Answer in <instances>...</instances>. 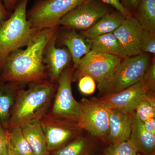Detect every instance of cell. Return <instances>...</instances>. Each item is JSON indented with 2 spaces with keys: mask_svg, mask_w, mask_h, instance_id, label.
<instances>
[{
  "mask_svg": "<svg viewBox=\"0 0 155 155\" xmlns=\"http://www.w3.org/2000/svg\"><path fill=\"white\" fill-rule=\"evenodd\" d=\"M58 27L38 31L25 49H19L9 54L0 72V82L25 85L48 79L43 54L45 47Z\"/></svg>",
  "mask_w": 155,
  "mask_h": 155,
  "instance_id": "obj_1",
  "label": "cell"
},
{
  "mask_svg": "<svg viewBox=\"0 0 155 155\" xmlns=\"http://www.w3.org/2000/svg\"><path fill=\"white\" fill-rule=\"evenodd\" d=\"M28 84L19 89L7 130L40 120L48 111L58 83L47 79Z\"/></svg>",
  "mask_w": 155,
  "mask_h": 155,
  "instance_id": "obj_2",
  "label": "cell"
},
{
  "mask_svg": "<svg viewBox=\"0 0 155 155\" xmlns=\"http://www.w3.org/2000/svg\"><path fill=\"white\" fill-rule=\"evenodd\" d=\"M28 1L19 0L11 16L0 22V72L9 54L26 47L38 31L27 19Z\"/></svg>",
  "mask_w": 155,
  "mask_h": 155,
  "instance_id": "obj_3",
  "label": "cell"
},
{
  "mask_svg": "<svg viewBox=\"0 0 155 155\" xmlns=\"http://www.w3.org/2000/svg\"><path fill=\"white\" fill-rule=\"evenodd\" d=\"M147 53L123 59L119 66L105 79L98 83L101 96L113 94L137 83L143 78L150 62Z\"/></svg>",
  "mask_w": 155,
  "mask_h": 155,
  "instance_id": "obj_4",
  "label": "cell"
},
{
  "mask_svg": "<svg viewBox=\"0 0 155 155\" xmlns=\"http://www.w3.org/2000/svg\"><path fill=\"white\" fill-rule=\"evenodd\" d=\"M74 69L73 64L64 70L58 82V87L46 114L55 119L77 124L81 115L79 102L72 94V83Z\"/></svg>",
  "mask_w": 155,
  "mask_h": 155,
  "instance_id": "obj_5",
  "label": "cell"
},
{
  "mask_svg": "<svg viewBox=\"0 0 155 155\" xmlns=\"http://www.w3.org/2000/svg\"><path fill=\"white\" fill-rule=\"evenodd\" d=\"M85 0H37L27 11V19L39 31L59 26L60 20Z\"/></svg>",
  "mask_w": 155,
  "mask_h": 155,
  "instance_id": "obj_6",
  "label": "cell"
},
{
  "mask_svg": "<svg viewBox=\"0 0 155 155\" xmlns=\"http://www.w3.org/2000/svg\"><path fill=\"white\" fill-rule=\"evenodd\" d=\"M79 103L81 115L78 126L92 136L106 139L109 129V109L96 98H83Z\"/></svg>",
  "mask_w": 155,
  "mask_h": 155,
  "instance_id": "obj_7",
  "label": "cell"
},
{
  "mask_svg": "<svg viewBox=\"0 0 155 155\" xmlns=\"http://www.w3.org/2000/svg\"><path fill=\"white\" fill-rule=\"evenodd\" d=\"M112 11L100 0H85L60 20L59 25L75 30H86Z\"/></svg>",
  "mask_w": 155,
  "mask_h": 155,
  "instance_id": "obj_8",
  "label": "cell"
},
{
  "mask_svg": "<svg viewBox=\"0 0 155 155\" xmlns=\"http://www.w3.org/2000/svg\"><path fill=\"white\" fill-rule=\"evenodd\" d=\"M123 59L106 53L91 51L81 59L72 75V81L88 75L96 82L100 81L109 76L119 66Z\"/></svg>",
  "mask_w": 155,
  "mask_h": 155,
  "instance_id": "obj_9",
  "label": "cell"
},
{
  "mask_svg": "<svg viewBox=\"0 0 155 155\" xmlns=\"http://www.w3.org/2000/svg\"><path fill=\"white\" fill-rule=\"evenodd\" d=\"M40 122L50 153L81 135L83 130L76 123L55 119L47 114L41 119Z\"/></svg>",
  "mask_w": 155,
  "mask_h": 155,
  "instance_id": "obj_10",
  "label": "cell"
},
{
  "mask_svg": "<svg viewBox=\"0 0 155 155\" xmlns=\"http://www.w3.org/2000/svg\"><path fill=\"white\" fill-rule=\"evenodd\" d=\"M149 93L143 78L137 83L122 91L97 99L108 109H118L130 113L135 110L141 100Z\"/></svg>",
  "mask_w": 155,
  "mask_h": 155,
  "instance_id": "obj_11",
  "label": "cell"
},
{
  "mask_svg": "<svg viewBox=\"0 0 155 155\" xmlns=\"http://www.w3.org/2000/svg\"><path fill=\"white\" fill-rule=\"evenodd\" d=\"M58 35V30L48 43L43 54L48 79L55 83H58L62 73L72 62L71 54L67 48H61L56 46Z\"/></svg>",
  "mask_w": 155,
  "mask_h": 155,
  "instance_id": "obj_12",
  "label": "cell"
},
{
  "mask_svg": "<svg viewBox=\"0 0 155 155\" xmlns=\"http://www.w3.org/2000/svg\"><path fill=\"white\" fill-rule=\"evenodd\" d=\"M143 30L138 20L131 16L125 18L122 25L113 32L127 57L138 55L142 53L140 43Z\"/></svg>",
  "mask_w": 155,
  "mask_h": 155,
  "instance_id": "obj_13",
  "label": "cell"
},
{
  "mask_svg": "<svg viewBox=\"0 0 155 155\" xmlns=\"http://www.w3.org/2000/svg\"><path fill=\"white\" fill-rule=\"evenodd\" d=\"M130 135L127 141L137 153L142 155H155V134L145 128L143 122L132 111Z\"/></svg>",
  "mask_w": 155,
  "mask_h": 155,
  "instance_id": "obj_14",
  "label": "cell"
},
{
  "mask_svg": "<svg viewBox=\"0 0 155 155\" xmlns=\"http://www.w3.org/2000/svg\"><path fill=\"white\" fill-rule=\"evenodd\" d=\"M109 129L106 140L110 144L127 141L130 137L132 112L109 109Z\"/></svg>",
  "mask_w": 155,
  "mask_h": 155,
  "instance_id": "obj_15",
  "label": "cell"
},
{
  "mask_svg": "<svg viewBox=\"0 0 155 155\" xmlns=\"http://www.w3.org/2000/svg\"><path fill=\"white\" fill-rule=\"evenodd\" d=\"M57 39L69 50L72 58L74 69L77 67L81 59L91 50V40L85 38L76 30L66 28Z\"/></svg>",
  "mask_w": 155,
  "mask_h": 155,
  "instance_id": "obj_16",
  "label": "cell"
},
{
  "mask_svg": "<svg viewBox=\"0 0 155 155\" xmlns=\"http://www.w3.org/2000/svg\"><path fill=\"white\" fill-rule=\"evenodd\" d=\"M24 84L0 82V124L7 130L19 89Z\"/></svg>",
  "mask_w": 155,
  "mask_h": 155,
  "instance_id": "obj_17",
  "label": "cell"
},
{
  "mask_svg": "<svg viewBox=\"0 0 155 155\" xmlns=\"http://www.w3.org/2000/svg\"><path fill=\"white\" fill-rule=\"evenodd\" d=\"M125 18L119 11H111L91 28L81 31L80 34L92 40L103 35L113 33L122 25Z\"/></svg>",
  "mask_w": 155,
  "mask_h": 155,
  "instance_id": "obj_18",
  "label": "cell"
},
{
  "mask_svg": "<svg viewBox=\"0 0 155 155\" xmlns=\"http://www.w3.org/2000/svg\"><path fill=\"white\" fill-rule=\"evenodd\" d=\"M21 127L22 133L35 155H46L50 153L48 150L40 120L29 122Z\"/></svg>",
  "mask_w": 155,
  "mask_h": 155,
  "instance_id": "obj_19",
  "label": "cell"
},
{
  "mask_svg": "<svg viewBox=\"0 0 155 155\" xmlns=\"http://www.w3.org/2000/svg\"><path fill=\"white\" fill-rule=\"evenodd\" d=\"M91 51L106 53L125 59L127 58L125 50L113 33L106 34L91 40Z\"/></svg>",
  "mask_w": 155,
  "mask_h": 155,
  "instance_id": "obj_20",
  "label": "cell"
},
{
  "mask_svg": "<svg viewBox=\"0 0 155 155\" xmlns=\"http://www.w3.org/2000/svg\"><path fill=\"white\" fill-rule=\"evenodd\" d=\"M132 16L143 30L155 32V0H140Z\"/></svg>",
  "mask_w": 155,
  "mask_h": 155,
  "instance_id": "obj_21",
  "label": "cell"
},
{
  "mask_svg": "<svg viewBox=\"0 0 155 155\" xmlns=\"http://www.w3.org/2000/svg\"><path fill=\"white\" fill-rule=\"evenodd\" d=\"M9 144L20 155H35L22 132L21 127L8 130Z\"/></svg>",
  "mask_w": 155,
  "mask_h": 155,
  "instance_id": "obj_22",
  "label": "cell"
},
{
  "mask_svg": "<svg viewBox=\"0 0 155 155\" xmlns=\"http://www.w3.org/2000/svg\"><path fill=\"white\" fill-rule=\"evenodd\" d=\"M88 141L81 135L74 139L50 155H84L87 151Z\"/></svg>",
  "mask_w": 155,
  "mask_h": 155,
  "instance_id": "obj_23",
  "label": "cell"
},
{
  "mask_svg": "<svg viewBox=\"0 0 155 155\" xmlns=\"http://www.w3.org/2000/svg\"><path fill=\"white\" fill-rule=\"evenodd\" d=\"M135 111L137 116L143 122L155 118V94H148L138 104Z\"/></svg>",
  "mask_w": 155,
  "mask_h": 155,
  "instance_id": "obj_24",
  "label": "cell"
},
{
  "mask_svg": "<svg viewBox=\"0 0 155 155\" xmlns=\"http://www.w3.org/2000/svg\"><path fill=\"white\" fill-rule=\"evenodd\" d=\"M106 155H136L137 153L128 141L110 144L105 151Z\"/></svg>",
  "mask_w": 155,
  "mask_h": 155,
  "instance_id": "obj_25",
  "label": "cell"
},
{
  "mask_svg": "<svg viewBox=\"0 0 155 155\" xmlns=\"http://www.w3.org/2000/svg\"><path fill=\"white\" fill-rule=\"evenodd\" d=\"M140 49L142 53L155 54V32L143 30L140 40Z\"/></svg>",
  "mask_w": 155,
  "mask_h": 155,
  "instance_id": "obj_26",
  "label": "cell"
},
{
  "mask_svg": "<svg viewBox=\"0 0 155 155\" xmlns=\"http://www.w3.org/2000/svg\"><path fill=\"white\" fill-rule=\"evenodd\" d=\"M145 85L150 93L155 94V59L153 58L143 76Z\"/></svg>",
  "mask_w": 155,
  "mask_h": 155,
  "instance_id": "obj_27",
  "label": "cell"
},
{
  "mask_svg": "<svg viewBox=\"0 0 155 155\" xmlns=\"http://www.w3.org/2000/svg\"><path fill=\"white\" fill-rule=\"evenodd\" d=\"M78 88L84 94L90 95L95 91L96 85L94 79L88 75L82 76L78 79Z\"/></svg>",
  "mask_w": 155,
  "mask_h": 155,
  "instance_id": "obj_28",
  "label": "cell"
},
{
  "mask_svg": "<svg viewBox=\"0 0 155 155\" xmlns=\"http://www.w3.org/2000/svg\"><path fill=\"white\" fill-rule=\"evenodd\" d=\"M8 130L0 124V155H8Z\"/></svg>",
  "mask_w": 155,
  "mask_h": 155,
  "instance_id": "obj_29",
  "label": "cell"
},
{
  "mask_svg": "<svg viewBox=\"0 0 155 155\" xmlns=\"http://www.w3.org/2000/svg\"><path fill=\"white\" fill-rule=\"evenodd\" d=\"M100 1L108 5L113 7L114 8L116 9V11H119L126 18L132 16L127 10H125V8L120 3L119 0H100Z\"/></svg>",
  "mask_w": 155,
  "mask_h": 155,
  "instance_id": "obj_30",
  "label": "cell"
},
{
  "mask_svg": "<svg viewBox=\"0 0 155 155\" xmlns=\"http://www.w3.org/2000/svg\"><path fill=\"white\" fill-rule=\"evenodd\" d=\"M140 0H119L125 10L132 15L136 7Z\"/></svg>",
  "mask_w": 155,
  "mask_h": 155,
  "instance_id": "obj_31",
  "label": "cell"
},
{
  "mask_svg": "<svg viewBox=\"0 0 155 155\" xmlns=\"http://www.w3.org/2000/svg\"><path fill=\"white\" fill-rule=\"evenodd\" d=\"M12 13L6 8L3 3V0H0V22L8 19Z\"/></svg>",
  "mask_w": 155,
  "mask_h": 155,
  "instance_id": "obj_32",
  "label": "cell"
},
{
  "mask_svg": "<svg viewBox=\"0 0 155 155\" xmlns=\"http://www.w3.org/2000/svg\"><path fill=\"white\" fill-rule=\"evenodd\" d=\"M143 122L146 129L155 134V118H151Z\"/></svg>",
  "mask_w": 155,
  "mask_h": 155,
  "instance_id": "obj_33",
  "label": "cell"
},
{
  "mask_svg": "<svg viewBox=\"0 0 155 155\" xmlns=\"http://www.w3.org/2000/svg\"><path fill=\"white\" fill-rule=\"evenodd\" d=\"M19 1V0H3V3L7 10L12 13Z\"/></svg>",
  "mask_w": 155,
  "mask_h": 155,
  "instance_id": "obj_34",
  "label": "cell"
},
{
  "mask_svg": "<svg viewBox=\"0 0 155 155\" xmlns=\"http://www.w3.org/2000/svg\"><path fill=\"white\" fill-rule=\"evenodd\" d=\"M8 155H20L19 154L17 153L15 151H14L12 148L9 145L8 146Z\"/></svg>",
  "mask_w": 155,
  "mask_h": 155,
  "instance_id": "obj_35",
  "label": "cell"
},
{
  "mask_svg": "<svg viewBox=\"0 0 155 155\" xmlns=\"http://www.w3.org/2000/svg\"><path fill=\"white\" fill-rule=\"evenodd\" d=\"M136 155H142L140 154H139V153H137V154Z\"/></svg>",
  "mask_w": 155,
  "mask_h": 155,
  "instance_id": "obj_36",
  "label": "cell"
},
{
  "mask_svg": "<svg viewBox=\"0 0 155 155\" xmlns=\"http://www.w3.org/2000/svg\"><path fill=\"white\" fill-rule=\"evenodd\" d=\"M50 153L48 154H47V155H50Z\"/></svg>",
  "mask_w": 155,
  "mask_h": 155,
  "instance_id": "obj_37",
  "label": "cell"
},
{
  "mask_svg": "<svg viewBox=\"0 0 155 155\" xmlns=\"http://www.w3.org/2000/svg\"></svg>",
  "mask_w": 155,
  "mask_h": 155,
  "instance_id": "obj_38",
  "label": "cell"
}]
</instances>
